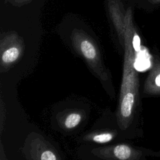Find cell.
Returning <instances> with one entry per match:
<instances>
[{
    "mask_svg": "<svg viewBox=\"0 0 160 160\" xmlns=\"http://www.w3.org/2000/svg\"><path fill=\"white\" fill-rule=\"evenodd\" d=\"M112 139V135L109 132H104L99 134L95 135L92 137V139L94 142L98 143H106Z\"/></svg>",
    "mask_w": 160,
    "mask_h": 160,
    "instance_id": "7",
    "label": "cell"
},
{
    "mask_svg": "<svg viewBox=\"0 0 160 160\" xmlns=\"http://www.w3.org/2000/svg\"><path fill=\"white\" fill-rule=\"evenodd\" d=\"M72 46L90 68L99 75L106 73L100 50L95 40L82 29L75 28L71 34Z\"/></svg>",
    "mask_w": 160,
    "mask_h": 160,
    "instance_id": "1",
    "label": "cell"
},
{
    "mask_svg": "<svg viewBox=\"0 0 160 160\" xmlns=\"http://www.w3.org/2000/svg\"><path fill=\"white\" fill-rule=\"evenodd\" d=\"M81 120V116L79 114L71 113L66 118L64 122V125L67 128L71 129L76 127L80 122Z\"/></svg>",
    "mask_w": 160,
    "mask_h": 160,
    "instance_id": "6",
    "label": "cell"
},
{
    "mask_svg": "<svg viewBox=\"0 0 160 160\" xmlns=\"http://www.w3.org/2000/svg\"><path fill=\"white\" fill-rule=\"evenodd\" d=\"M107 6L119 41L123 47L127 10L121 0H107Z\"/></svg>",
    "mask_w": 160,
    "mask_h": 160,
    "instance_id": "3",
    "label": "cell"
},
{
    "mask_svg": "<svg viewBox=\"0 0 160 160\" xmlns=\"http://www.w3.org/2000/svg\"><path fill=\"white\" fill-rule=\"evenodd\" d=\"M23 38L15 31H8L1 34L0 39L1 63L8 66L16 62L24 50Z\"/></svg>",
    "mask_w": 160,
    "mask_h": 160,
    "instance_id": "2",
    "label": "cell"
},
{
    "mask_svg": "<svg viewBox=\"0 0 160 160\" xmlns=\"http://www.w3.org/2000/svg\"><path fill=\"white\" fill-rule=\"evenodd\" d=\"M146 6L151 10H154L160 8V0H146Z\"/></svg>",
    "mask_w": 160,
    "mask_h": 160,
    "instance_id": "8",
    "label": "cell"
},
{
    "mask_svg": "<svg viewBox=\"0 0 160 160\" xmlns=\"http://www.w3.org/2000/svg\"><path fill=\"white\" fill-rule=\"evenodd\" d=\"M41 160H57L56 157L53 152L50 151L43 152L41 156Z\"/></svg>",
    "mask_w": 160,
    "mask_h": 160,
    "instance_id": "9",
    "label": "cell"
},
{
    "mask_svg": "<svg viewBox=\"0 0 160 160\" xmlns=\"http://www.w3.org/2000/svg\"><path fill=\"white\" fill-rule=\"evenodd\" d=\"M113 152L116 158L120 160H128L132 155L131 148L125 144H119L115 146Z\"/></svg>",
    "mask_w": 160,
    "mask_h": 160,
    "instance_id": "5",
    "label": "cell"
},
{
    "mask_svg": "<svg viewBox=\"0 0 160 160\" xmlns=\"http://www.w3.org/2000/svg\"><path fill=\"white\" fill-rule=\"evenodd\" d=\"M32 0H9L10 2L16 6H22L24 5H26L30 2H31Z\"/></svg>",
    "mask_w": 160,
    "mask_h": 160,
    "instance_id": "10",
    "label": "cell"
},
{
    "mask_svg": "<svg viewBox=\"0 0 160 160\" xmlns=\"http://www.w3.org/2000/svg\"><path fill=\"white\" fill-rule=\"evenodd\" d=\"M144 92L150 95H160V56L155 50L152 67L144 86Z\"/></svg>",
    "mask_w": 160,
    "mask_h": 160,
    "instance_id": "4",
    "label": "cell"
}]
</instances>
